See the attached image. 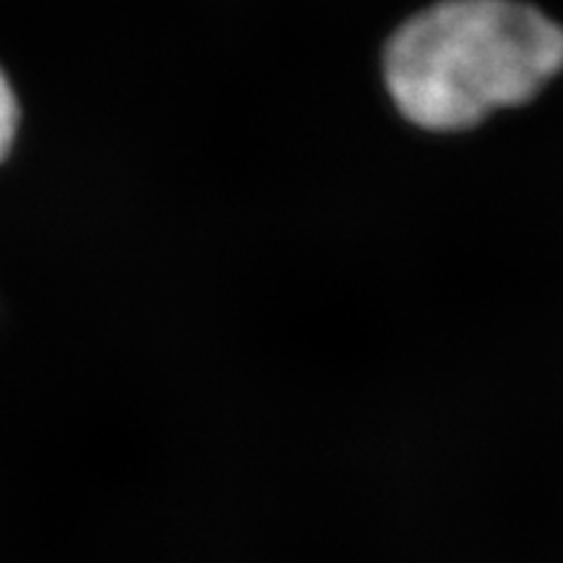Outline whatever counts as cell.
<instances>
[{"label":"cell","instance_id":"cell-1","mask_svg":"<svg viewBox=\"0 0 563 563\" xmlns=\"http://www.w3.org/2000/svg\"><path fill=\"white\" fill-rule=\"evenodd\" d=\"M563 68V26L519 0H441L389 40L386 87L412 123L470 129Z\"/></svg>","mask_w":563,"mask_h":563},{"label":"cell","instance_id":"cell-2","mask_svg":"<svg viewBox=\"0 0 563 563\" xmlns=\"http://www.w3.org/2000/svg\"><path fill=\"white\" fill-rule=\"evenodd\" d=\"M19 125H21L19 97L11 87L9 76L0 70V162L9 157L13 146H16Z\"/></svg>","mask_w":563,"mask_h":563}]
</instances>
